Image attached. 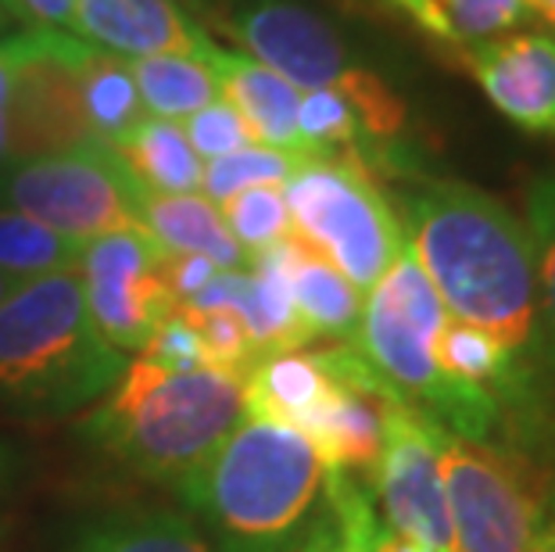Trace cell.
Segmentation results:
<instances>
[{"label":"cell","instance_id":"6da1fadb","mask_svg":"<svg viewBox=\"0 0 555 552\" xmlns=\"http://www.w3.org/2000/svg\"><path fill=\"white\" fill-rule=\"evenodd\" d=\"M398 219L444 312L502 345L548 398L534 252L524 219L474 183L434 176H412Z\"/></svg>","mask_w":555,"mask_h":552},{"label":"cell","instance_id":"7a4b0ae2","mask_svg":"<svg viewBox=\"0 0 555 552\" xmlns=\"http://www.w3.org/2000/svg\"><path fill=\"white\" fill-rule=\"evenodd\" d=\"M326 477L301 431L244 413L176 491L216 552H298L323 516Z\"/></svg>","mask_w":555,"mask_h":552},{"label":"cell","instance_id":"3957f363","mask_svg":"<svg viewBox=\"0 0 555 552\" xmlns=\"http://www.w3.org/2000/svg\"><path fill=\"white\" fill-rule=\"evenodd\" d=\"M129 359L93 326L79 266L18 284L0 301V409L22 420L73 416L101 402Z\"/></svg>","mask_w":555,"mask_h":552},{"label":"cell","instance_id":"277c9868","mask_svg":"<svg viewBox=\"0 0 555 552\" xmlns=\"http://www.w3.org/2000/svg\"><path fill=\"white\" fill-rule=\"evenodd\" d=\"M244 420V381L133 359L82 420V438L151 485H180Z\"/></svg>","mask_w":555,"mask_h":552},{"label":"cell","instance_id":"5b68a950","mask_svg":"<svg viewBox=\"0 0 555 552\" xmlns=\"http://www.w3.org/2000/svg\"><path fill=\"white\" fill-rule=\"evenodd\" d=\"M448 312L409 244L395 266L365 291L351 345L398 398L469 441H499L505 416L491 395L452 381L437 362V334Z\"/></svg>","mask_w":555,"mask_h":552},{"label":"cell","instance_id":"8992f818","mask_svg":"<svg viewBox=\"0 0 555 552\" xmlns=\"http://www.w3.org/2000/svg\"><path fill=\"white\" fill-rule=\"evenodd\" d=\"M233 40L247 47L255 62L269 65L287 84L305 90H337L356 108L365 133V166L405 176L401 133H405V101L387 87L373 68L348 54L345 40L319 11L298 0H255L230 22Z\"/></svg>","mask_w":555,"mask_h":552},{"label":"cell","instance_id":"52a82bcc","mask_svg":"<svg viewBox=\"0 0 555 552\" xmlns=\"http://www.w3.org/2000/svg\"><path fill=\"white\" fill-rule=\"evenodd\" d=\"M463 552H555V477L527 449L469 441L434 420Z\"/></svg>","mask_w":555,"mask_h":552},{"label":"cell","instance_id":"ba28073f","mask_svg":"<svg viewBox=\"0 0 555 552\" xmlns=\"http://www.w3.org/2000/svg\"><path fill=\"white\" fill-rule=\"evenodd\" d=\"M291 230L330 258L362 295L405 252L401 219L359 158H305L283 183Z\"/></svg>","mask_w":555,"mask_h":552},{"label":"cell","instance_id":"9c48e42d","mask_svg":"<svg viewBox=\"0 0 555 552\" xmlns=\"http://www.w3.org/2000/svg\"><path fill=\"white\" fill-rule=\"evenodd\" d=\"M137 176L126 169L119 151L104 140H87L57 155L15 162L0 172V197L43 227L87 244L104 233L140 230Z\"/></svg>","mask_w":555,"mask_h":552},{"label":"cell","instance_id":"30bf717a","mask_svg":"<svg viewBox=\"0 0 555 552\" xmlns=\"http://www.w3.org/2000/svg\"><path fill=\"white\" fill-rule=\"evenodd\" d=\"M169 252L140 230L104 233L82 244L79 280L93 326L112 348L144 351L158 326L176 312V298L165 280Z\"/></svg>","mask_w":555,"mask_h":552},{"label":"cell","instance_id":"8fae6325","mask_svg":"<svg viewBox=\"0 0 555 552\" xmlns=\"http://www.w3.org/2000/svg\"><path fill=\"white\" fill-rule=\"evenodd\" d=\"M370 491L391 531L427 552H463L434 441V420L398 395L384 402V452Z\"/></svg>","mask_w":555,"mask_h":552},{"label":"cell","instance_id":"7c38bea8","mask_svg":"<svg viewBox=\"0 0 555 552\" xmlns=\"http://www.w3.org/2000/svg\"><path fill=\"white\" fill-rule=\"evenodd\" d=\"M459 62L477 79L491 108L516 129L555 137V37L516 29L463 51Z\"/></svg>","mask_w":555,"mask_h":552},{"label":"cell","instance_id":"4fadbf2b","mask_svg":"<svg viewBox=\"0 0 555 552\" xmlns=\"http://www.w3.org/2000/svg\"><path fill=\"white\" fill-rule=\"evenodd\" d=\"M68 33L119 57L186 54L208 62L216 51L176 0H76Z\"/></svg>","mask_w":555,"mask_h":552},{"label":"cell","instance_id":"5bb4252c","mask_svg":"<svg viewBox=\"0 0 555 552\" xmlns=\"http://www.w3.org/2000/svg\"><path fill=\"white\" fill-rule=\"evenodd\" d=\"M208 68L219 79V93L241 112V119L255 133L258 144L309 158L298 129V104H301L298 87L287 84L269 65L255 62V57L222 51V47L208 54Z\"/></svg>","mask_w":555,"mask_h":552},{"label":"cell","instance_id":"9a60e30c","mask_svg":"<svg viewBox=\"0 0 555 552\" xmlns=\"http://www.w3.org/2000/svg\"><path fill=\"white\" fill-rule=\"evenodd\" d=\"M337 377L319 351H280L262 359L244 377V413L280 420L294 431L309 434L319 413L334 395Z\"/></svg>","mask_w":555,"mask_h":552},{"label":"cell","instance_id":"2e32d148","mask_svg":"<svg viewBox=\"0 0 555 552\" xmlns=\"http://www.w3.org/2000/svg\"><path fill=\"white\" fill-rule=\"evenodd\" d=\"M280 248L283 262H287L294 309H298L301 323L309 326L312 337H356L365 298L362 291L330 258L319 255L312 244H305L294 230L280 241Z\"/></svg>","mask_w":555,"mask_h":552},{"label":"cell","instance_id":"e0dca14e","mask_svg":"<svg viewBox=\"0 0 555 552\" xmlns=\"http://www.w3.org/2000/svg\"><path fill=\"white\" fill-rule=\"evenodd\" d=\"M140 222L165 252L211 258L219 269H247L251 258L230 238L219 205L205 194H151L140 191Z\"/></svg>","mask_w":555,"mask_h":552},{"label":"cell","instance_id":"ac0fdd59","mask_svg":"<svg viewBox=\"0 0 555 552\" xmlns=\"http://www.w3.org/2000/svg\"><path fill=\"white\" fill-rule=\"evenodd\" d=\"M380 4L427 33L430 40L452 47L455 54L516 33V26L530 18L527 0H380Z\"/></svg>","mask_w":555,"mask_h":552},{"label":"cell","instance_id":"d6986e66","mask_svg":"<svg viewBox=\"0 0 555 552\" xmlns=\"http://www.w3.org/2000/svg\"><path fill=\"white\" fill-rule=\"evenodd\" d=\"M68 552H216L205 535L169 510H119L93 516Z\"/></svg>","mask_w":555,"mask_h":552},{"label":"cell","instance_id":"ffe728a7","mask_svg":"<svg viewBox=\"0 0 555 552\" xmlns=\"http://www.w3.org/2000/svg\"><path fill=\"white\" fill-rule=\"evenodd\" d=\"M126 169L137 176V183L151 194H197L205 162L197 158L191 140L183 137L180 123L147 119L129 133L119 147Z\"/></svg>","mask_w":555,"mask_h":552},{"label":"cell","instance_id":"44dd1931","mask_svg":"<svg viewBox=\"0 0 555 552\" xmlns=\"http://www.w3.org/2000/svg\"><path fill=\"white\" fill-rule=\"evenodd\" d=\"M79 98L90 133L112 147H119L147 119L129 57L101 51V47H93L79 68Z\"/></svg>","mask_w":555,"mask_h":552},{"label":"cell","instance_id":"7402d4cb","mask_svg":"<svg viewBox=\"0 0 555 552\" xmlns=\"http://www.w3.org/2000/svg\"><path fill=\"white\" fill-rule=\"evenodd\" d=\"M144 101V112L151 119L183 123L205 104L219 101V79L208 68V62L186 54H155V57H133L129 62Z\"/></svg>","mask_w":555,"mask_h":552},{"label":"cell","instance_id":"603a6c76","mask_svg":"<svg viewBox=\"0 0 555 552\" xmlns=\"http://www.w3.org/2000/svg\"><path fill=\"white\" fill-rule=\"evenodd\" d=\"M524 227L534 252L538 309H541V373L555 413V169L530 180L524 197Z\"/></svg>","mask_w":555,"mask_h":552},{"label":"cell","instance_id":"cb8c5ba5","mask_svg":"<svg viewBox=\"0 0 555 552\" xmlns=\"http://www.w3.org/2000/svg\"><path fill=\"white\" fill-rule=\"evenodd\" d=\"M376 524H380V510H376L370 485L330 470L323 516L298 552H373Z\"/></svg>","mask_w":555,"mask_h":552},{"label":"cell","instance_id":"d4e9b609","mask_svg":"<svg viewBox=\"0 0 555 552\" xmlns=\"http://www.w3.org/2000/svg\"><path fill=\"white\" fill-rule=\"evenodd\" d=\"M82 244L15 208H0V273L26 284L47 273L76 269Z\"/></svg>","mask_w":555,"mask_h":552},{"label":"cell","instance_id":"484cf974","mask_svg":"<svg viewBox=\"0 0 555 552\" xmlns=\"http://www.w3.org/2000/svg\"><path fill=\"white\" fill-rule=\"evenodd\" d=\"M219 216L227 222L230 238L241 244L247 258L273 248V244H280L291 233V213H287V202H283L280 183L247 187V191L227 197V202L219 205Z\"/></svg>","mask_w":555,"mask_h":552},{"label":"cell","instance_id":"4316f807","mask_svg":"<svg viewBox=\"0 0 555 552\" xmlns=\"http://www.w3.org/2000/svg\"><path fill=\"white\" fill-rule=\"evenodd\" d=\"M305 158L287 155V151L266 147V144H247L241 151H230L222 158H211L201 176V191L211 205H222L227 197L247 191V187L262 183H287L291 172L301 166Z\"/></svg>","mask_w":555,"mask_h":552},{"label":"cell","instance_id":"83f0119b","mask_svg":"<svg viewBox=\"0 0 555 552\" xmlns=\"http://www.w3.org/2000/svg\"><path fill=\"white\" fill-rule=\"evenodd\" d=\"M183 137L191 140V147L197 151V158H222L230 151H241L247 144H258L255 133L241 119V112L233 108L227 98L205 104L201 112H194L191 119H183Z\"/></svg>","mask_w":555,"mask_h":552},{"label":"cell","instance_id":"f1b7e54d","mask_svg":"<svg viewBox=\"0 0 555 552\" xmlns=\"http://www.w3.org/2000/svg\"><path fill=\"white\" fill-rule=\"evenodd\" d=\"M144 359L158 362L165 370H208V359H205V345H201V334L197 326L186 320V316L176 309L169 320H165L155 337L147 341V348L140 351Z\"/></svg>","mask_w":555,"mask_h":552},{"label":"cell","instance_id":"f546056e","mask_svg":"<svg viewBox=\"0 0 555 552\" xmlns=\"http://www.w3.org/2000/svg\"><path fill=\"white\" fill-rule=\"evenodd\" d=\"M219 266L211 258H201V255H172L165 258V280H169V291L176 305H186L191 298H197L211 280H216Z\"/></svg>","mask_w":555,"mask_h":552},{"label":"cell","instance_id":"4dcf8cb0","mask_svg":"<svg viewBox=\"0 0 555 552\" xmlns=\"http://www.w3.org/2000/svg\"><path fill=\"white\" fill-rule=\"evenodd\" d=\"M22 57V33L0 40V172L11 169V90Z\"/></svg>","mask_w":555,"mask_h":552},{"label":"cell","instance_id":"1f68e13d","mask_svg":"<svg viewBox=\"0 0 555 552\" xmlns=\"http://www.w3.org/2000/svg\"><path fill=\"white\" fill-rule=\"evenodd\" d=\"M4 4L15 8L29 22V29H62V33H68V22H73L76 11V0H4Z\"/></svg>","mask_w":555,"mask_h":552},{"label":"cell","instance_id":"d6a6232c","mask_svg":"<svg viewBox=\"0 0 555 552\" xmlns=\"http://www.w3.org/2000/svg\"><path fill=\"white\" fill-rule=\"evenodd\" d=\"M22 477V455L18 449H11L8 441H0V510H4V502L11 499V491H15Z\"/></svg>","mask_w":555,"mask_h":552},{"label":"cell","instance_id":"836d02e7","mask_svg":"<svg viewBox=\"0 0 555 552\" xmlns=\"http://www.w3.org/2000/svg\"><path fill=\"white\" fill-rule=\"evenodd\" d=\"M373 552H427V549H420L416 542H409L405 535L391 531L380 516V524H376V531H373Z\"/></svg>","mask_w":555,"mask_h":552},{"label":"cell","instance_id":"e575fe53","mask_svg":"<svg viewBox=\"0 0 555 552\" xmlns=\"http://www.w3.org/2000/svg\"><path fill=\"white\" fill-rule=\"evenodd\" d=\"M530 4V15H538L541 22H548L555 29V0H527Z\"/></svg>","mask_w":555,"mask_h":552},{"label":"cell","instance_id":"d590c367","mask_svg":"<svg viewBox=\"0 0 555 552\" xmlns=\"http://www.w3.org/2000/svg\"><path fill=\"white\" fill-rule=\"evenodd\" d=\"M15 287H18V280H11L8 273H0V301H4Z\"/></svg>","mask_w":555,"mask_h":552},{"label":"cell","instance_id":"8d00e7d4","mask_svg":"<svg viewBox=\"0 0 555 552\" xmlns=\"http://www.w3.org/2000/svg\"><path fill=\"white\" fill-rule=\"evenodd\" d=\"M4 8H8V4H4V0H0V15H4Z\"/></svg>","mask_w":555,"mask_h":552},{"label":"cell","instance_id":"74e56055","mask_svg":"<svg viewBox=\"0 0 555 552\" xmlns=\"http://www.w3.org/2000/svg\"><path fill=\"white\" fill-rule=\"evenodd\" d=\"M194 4H197V0H194Z\"/></svg>","mask_w":555,"mask_h":552}]
</instances>
